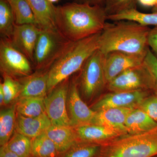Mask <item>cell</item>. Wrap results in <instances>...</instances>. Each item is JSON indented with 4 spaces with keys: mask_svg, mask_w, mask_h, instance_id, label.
Masks as SVG:
<instances>
[{
    "mask_svg": "<svg viewBox=\"0 0 157 157\" xmlns=\"http://www.w3.org/2000/svg\"><path fill=\"white\" fill-rule=\"evenodd\" d=\"M107 16L99 5L68 3L56 7V27L66 39L75 42L101 33Z\"/></svg>",
    "mask_w": 157,
    "mask_h": 157,
    "instance_id": "obj_1",
    "label": "cell"
},
{
    "mask_svg": "<svg viewBox=\"0 0 157 157\" xmlns=\"http://www.w3.org/2000/svg\"><path fill=\"white\" fill-rule=\"evenodd\" d=\"M150 29L134 21L106 23L99 39V50L104 55L111 52L145 56Z\"/></svg>",
    "mask_w": 157,
    "mask_h": 157,
    "instance_id": "obj_2",
    "label": "cell"
},
{
    "mask_svg": "<svg viewBox=\"0 0 157 157\" xmlns=\"http://www.w3.org/2000/svg\"><path fill=\"white\" fill-rule=\"evenodd\" d=\"M101 33L72 42L48 70V92L81 70L88 59L99 49Z\"/></svg>",
    "mask_w": 157,
    "mask_h": 157,
    "instance_id": "obj_3",
    "label": "cell"
},
{
    "mask_svg": "<svg viewBox=\"0 0 157 157\" xmlns=\"http://www.w3.org/2000/svg\"><path fill=\"white\" fill-rule=\"evenodd\" d=\"M157 157V126L140 134L121 135L101 144L98 157Z\"/></svg>",
    "mask_w": 157,
    "mask_h": 157,
    "instance_id": "obj_4",
    "label": "cell"
},
{
    "mask_svg": "<svg viewBox=\"0 0 157 157\" xmlns=\"http://www.w3.org/2000/svg\"><path fill=\"white\" fill-rule=\"evenodd\" d=\"M72 42L56 29H42L34 52L33 63L37 69L49 70Z\"/></svg>",
    "mask_w": 157,
    "mask_h": 157,
    "instance_id": "obj_5",
    "label": "cell"
},
{
    "mask_svg": "<svg viewBox=\"0 0 157 157\" xmlns=\"http://www.w3.org/2000/svg\"><path fill=\"white\" fill-rule=\"evenodd\" d=\"M112 92L131 91L146 90L157 92L152 76L144 63L126 70L107 83Z\"/></svg>",
    "mask_w": 157,
    "mask_h": 157,
    "instance_id": "obj_6",
    "label": "cell"
},
{
    "mask_svg": "<svg viewBox=\"0 0 157 157\" xmlns=\"http://www.w3.org/2000/svg\"><path fill=\"white\" fill-rule=\"evenodd\" d=\"M30 60L12 45L10 40L1 38L0 68L3 75L25 78L32 72Z\"/></svg>",
    "mask_w": 157,
    "mask_h": 157,
    "instance_id": "obj_7",
    "label": "cell"
},
{
    "mask_svg": "<svg viewBox=\"0 0 157 157\" xmlns=\"http://www.w3.org/2000/svg\"><path fill=\"white\" fill-rule=\"evenodd\" d=\"M104 54L99 49L88 59L82 68L80 85L87 98L94 96L107 84L104 75Z\"/></svg>",
    "mask_w": 157,
    "mask_h": 157,
    "instance_id": "obj_8",
    "label": "cell"
},
{
    "mask_svg": "<svg viewBox=\"0 0 157 157\" xmlns=\"http://www.w3.org/2000/svg\"><path fill=\"white\" fill-rule=\"evenodd\" d=\"M66 79L61 82L44 98L45 112L52 125L72 126L67 109L69 94V82Z\"/></svg>",
    "mask_w": 157,
    "mask_h": 157,
    "instance_id": "obj_9",
    "label": "cell"
},
{
    "mask_svg": "<svg viewBox=\"0 0 157 157\" xmlns=\"http://www.w3.org/2000/svg\"><path fill=\"white\" fill-rule=\"evenodd\" d=\"M153 93L155 92L146 90L112 92L103 96L93 105L92 109L98 111L110 108H137Z\"/></svg>",
    "mask_w": 157,
    "mask_h": 157,
    "instance_id": "obj_10",
    "label": "cell"
},
{
    "mask_svg": "<svg viewBox=\"0 0 157 157\" xmlns=\"http://www.w3.org/2000/svg\"><path fill=\"white\" fill-rule=\"evenodd\" d=\"M104 72L107 83L124 71L143 64L145 56L121 52L104 55Z\"/></svg>",
    "mask_w": 157,
    "mask_h": 157,
    "instance_id": "obj_11",
    "label": "cell"
},
{
    "mask_svg": "<svg viewBox=\"0 0 157 157\" xmlns=\"http://www.w3.org/2000/svg\"><path fill=\"white\" fill-rule=\"evenodd\" d=\"M42 29L36 25H14L10 42L32 63L34 52Z\"/></svg>",
    "mask_w": 157,
    "mask_h": 157,
    "instance_id": "obj_12",
    "label": "cell"
},
{
    "mask_svg": "<svg viewBox=\"0 0 157 157\" xmlns=\"http://www.w3.org/2000/svg\"><path fill=\"white\" fill-rule=\"evenodd\" d=\"M68 105L72 126L92 124L96 112L90 109L82 100L78 93V84L74 81L70 86Z\"/></svg>",
    "mask_w": 157,
    "mask_h": 157,
    "instance_id": "obj_13",
    "label": "cell"
},
{
    "mask_svg": "<svg viewBox=\"0 0 157 157\" xmlns=\"http://www.w3.org/2000/svg\"><path fill=\"white\" fill-rule=\"evenodd\" d=\"M134 108H110L96 111V115L92 124L107 127L121 135L128 134L125 126L126 120L129 113Z\"/></svg>",
    "mask_w": 157,
    "mask_h": 157,
    "instance_id": "obj_14",
    "label": "cell"
},
{
    "mask_svg": "<svg viewBox=\"0 0 157 157\" xmlns=\"http://www.w3.org/2000/svg\"><path fill=\"white\" fill-rule=\"evenodd\" d=\"M80 142L101 144L122 135L114 130L95 124H89L74 127Z\"/></svg>",
    "mask_w": 157,
    "mask_h": 157,
    "instance_id": "obj_15",
    "label": "cell"
},
{
    "mask_svg": "<svg viewBox=\"0 0 157 157\" xmlns=\"http://www.w3.org/2000/svg\"><path fill=\"white\" fill-rule=\"evenodd\" d=\"M52 125L45 113L35 117H27L18 113L16 116L15 128L17 132L31 139L46 132Z\"/></svg>",
    "mask_w": 157,
    "mask_h": 157,
    "instance_id": "obj_16",
    "label": "cell"
},
{
    "mask_svg": "<svg viewBox=\"0 0 157 157\" xmlns=\"http://www.w3.org/2000/svg\"><path fill=\"white\" fill-rule=\"evenodd\" d=\"M48 71H38L23 78L19 98H45L48 92Z\"/></svg>",
    "mask_w": 157,
    "mask_h": 157,
    "instance_id": "obj_17",
    "label": "cell"
},
{
    "mask_svg": "<svg viewBox=\"0 0 157 157\" xmlns=\"http://www.w3.org/2000/svg\"><path fill=\"white\" fill-rule=\"evenodd\" d=\"M36 17L37 25L42 29H55L56 7L48 0H26Z\"/></svg>",
    "mask_w": 157,
    "mask_h": 157,
    "instance_id": "obj_18",
    "label": "cell"
},
{
    "mask_svg": "<svg viewBox=\"0 0 157 157\" xmlns=\"http://www.w3.org/2000/svg\"><path fill=\"white\" fill-rule=\"evenodd\" d=\"M45 132L55 144L59 153L68 151L78 142L73 127L52 125Z\"/></svg>",
    "mask_w": 157,
    "mask_h": 157,
    "instance_id": "obj_19",
    "label": "cell"
},
{
    "mask_svg": "<svg viewBox=\"0 0 157 157\" xmlns=\"http://www.w3.org/2000/svg\"><path fill=\"white\" fill-rule=\"evenodd\" d=\"M157 126V123L138 107L134 108L127 116L125 126L128 134L144 133Z\"/></svg>",
    "mask_w": 157,
    "mask_h": 157,
    "instance_id": "obj_20",
    "label": "cell"
},
{
    "mask_svg": "<svg viewBox=\"0 0 157 157\" xmlns=\"http://www.w3.org/2000/svg\"><path fill=\"white\" fill-rule=\"evenodd\" d=\"M107 19L113 21H129L144 26H157V11L144 13L137 11L135 8L124 10L116 14L107 15Z\"/></svg>",
    "mask_w": 157,
    "mask_h": 157,
    "instance_id": "obj_21",
    "label": "cell"
},
{
    "mask_svg": "<svg viewBox=\"0 0 157 157\" xmlns=\"http://www.w3.org/2000/svg\"><path fill=\"white\" fill-rule=\"evenodd\" d=\"M45 98L25 97L20 98L16 104L17 113L27 117H35L45 113Z\"/></svg>",
    "mask_w": 157,
    "mask_h": 157,
    "instance_id": "obj_22",
    "label": "cell"
},
{
    "mask_svg": "<svg viewBox=\"0 0 157 157\" xmlns=\"http://www.w3.org/2000/svg\"><path fill=\"white\" fill-rule=\"evenodd\" d=\"M7 1L12 9L15 25L33 24L37 25L33 12L26 0Z\"/></svg>",
    "mask_w": 157,
    "mask_h": 157,
    "instance_id": "obj_23",
    "label": "cell"
},
{
    "mask_svg": "<svg viewBox=\"0 0 157 157\" xmlns=\"http://www.w3.org/2000/svg\"><path fill=\"white\" fill-rule=\"evenodd\" d=\"M16 107L1 111L0 113V145L4 146L11 138L16 124Z\"/></svg>",
    "mask_w": 157,
    "mask_h": 157,
    "instance_id": "obj_24",
    "label": "cell"
},
{
    "mask_svg": "<svg viewBox=\"0 0 157 157\" xmlns=\"http://www.w3.org/2000/svg\"><path fill=\"white\" fill-rule=\"evenodd\" d=\"M58 153L55 144L45 132L32 141L31 155L34 157H55Z\"/></svg>",
    "mask_w": 157,
    "mask_h": 157,
    "instance_id": "obj_25",
    "label": "cell"
},
{
    "mask_svg": "<svg viewBox=\"0 0 157 157\" xmlns=\"http://www.w3.org/2000/svg\"><path fill=\"white\" fill-rule=\"evenodd\" d=\"M15 22L11 6L6 0H0V33L1 38L10 40Z\"/></svg>",
    "mask_w": 157,
    "mask_h": 157,
    "instance_id": "obj_26",
    "label": "cell"
},
{
    "mask_svg": "<svg viewBox=\"0 0 157 157\" xmlns=\"http://www.w3.org/2000/svg\"><path fill=\"white\" fill-rule=\"evenodd\" d=\"M32 145L31 138L17 132L6 144L9 150L19 157H30Z\"/></svg>",
    "mask_w": 157,
    "mask_h": 157,
    "instance_id": "obj_27",
    "label": "cell"
},
{
    "mask_svg": "<svg viewBox=\"0 0 157 157\" xmlns=\"http://www.w3.org/2000/svg\"><path fill=\"white\" fill-rule=\"evenodd\" d=\"M101 148L99 144L78 142L63 157H98Z\"/></svg>",
    "mask_w": 157,
    "mask_h": 157,
    "instance_id": "obj_28",
    "label": "cell"
},
{
    "mask_svg": "<svg viewBox=\"0 0 157 157\" xmlns=\"http://www.w3.org/2000/svg\"><path fill=\"white\" fill-rule=\"evenodd\" d=\"M4 81L0 86L2 89L4 94V104L11 103L17 96H19L22 88V84L16 78L8 75H3Z\"/></svg>",
    "mask_w": 157,
    "mask_h": 157,
    "instance_id": "obj_29",
    "label": "cell"
},
{
    "mask_svg": "<svg viewBox=\"0 0 157 157\" xmlns=\"http://www.w3.org/2000/svg\"><path fill=\"white\" fill-rule=\"evenodd\" d=\"M134 0H106L105 10L107 15L134 8Z\"/></svg>",
    "mask_w": 157,
    "mask_h": 157,
    "instance_id": "obj_30",
    "label": "cell"
},
{
    "mask_svg": "<svg viewBox=\"0 0 157 157\" xmlns=\"http://www.w3.org/2000/svg\"><path fill=\"white\" fill-rule=\"evenodd\" d=\"M137 107L143 110L157 123V92L148 96Z\"/></svg>",
    "mask_w": 157,
    "mask_h": 157,
    "instance_id": "obj_31",
    "label": "cell"
},
{
    "mask_svg": "<svg viewBox=\"0 0 157 157\" xmlns=\"http://www.w3.org/2000/svg\"><path fill=\"white\" fill-rule=\"evenodd\" d=\"M144 63L152 76L157 90V58L149 48Z\"/></svg>",
    "mask_w": 157,
    "mask_h": 157,
    "instance_id": "obj_32",
    "label": "cell"
},
{
    "mask_svg": "<svg viewBox=\"0 0 157 157\" xmlns=\"http://www.w3.org/2000/svg\"><path fill=\"white\" fill-rule=\"evenodd\" d=\"M148 45L157 55V28L150 30L147 39Z\"/></svg>",
    "mask_w": 157,
    "mask_h": 157,
    "instance_id": "obj_33",
    "label": "cell"
},
{
    "mask_svg": "<svg viewBox=\"0 0 157 157\" xmlns=\"http://www.w3.org/2000/svg\"><path fill=\"white\" fill-rule=\"evenodd\" d=\"M0 157H19L9 150L6 145L1 146L0 149Z\"/></svg>",
    "mask_w": 157,
    "mask_h": 157,
    "instance_id": "obj_34",
    "label": "cell"
},
{
    "mask_svg": "<svg viewBox=\"0 0 157 157\" xmlns=\"http://www.w3.org/2000/svg\"><path fill=\"white\" fill-rule=\"evenodd\" d=\"M137 1L144 7L157 8V0H137Z\"/></svg>",
    "mask_w": 157,
    "mask_h": 157,
    "instance_id": "obj_35",
    "label": "cell"
},
{
    "mask_svg": "<svg viewBox=\"0 0 157 157\" xmlns=\"http://www.w3.org/2000/svg\"><path fill=\"white\" fill-rule=\"evenodd\" d=\"M82 1H83V2L82 3H86L90 5L100 6V4L104 0H82Z\"/></svg>",
    "mask_w": 157,
    "mask_h": 157,
    "instance_id": "obj_36",
    "label": "cell"
},
{
    "mask_svg": "<svg viewBox=\"0 0 157 157\" xmlns=\"http://www.w3.org/2000/svg\"><path fill=\"white\" fill-rule=\"evenodd\" d=\"M4 94L3 93L2 89L0 86V104L1 105H2L4 104Z\"/></svg>",
    "mask_w": 157,
    "mask_h": 157,
    "instance_id": "obj_37",
    "label": "cell"
},
{
    "mask_svg": "<svg viewBox=\"0 0 157 157\" xmlns=\"http://www.w3.org/2000/svg\"><path fill=\"white\" fill-rule=\"evenodd\" d=\"M59 0H48V2L52 4H53L54 3H56L58 2Z\"/></svg>",
    "mask_w": 157,
    "mask_h": 157,
    "instance_id": "obj_38",
    "label": "cell"
},
{
    "mask_svg": "<svg viewBox=\"0 0 157 157\" xmlns=\"http://www.w3.org/2000/svg\"><path fill=\"white\" fill-rule=\"evenodd\" d=\"M6 1H9V0H6Z\"/></svg>",
    "mask_w": 157,
    "mask_h": 157,
    "instance_id": "obj_39",
    "label": "cell"
},
{
    "mask_svg": "<svg viewBox=\"0 0 157 157\" xmlns=\"http://www.w3.org/2000/svg\"></svg>",
    "mask_w": 157,
    "mask_h": 157,
    "instance_id": "obj_40",
    "label": "cell"
}]
</instances>
